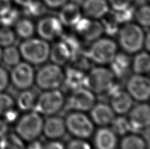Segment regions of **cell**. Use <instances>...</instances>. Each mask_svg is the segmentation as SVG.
Listing matches in <instances>:
<instances>
[{
	"label": "cell",
	"mask_w": 150,
	"mask_h": 149,
	"mask_svg": "<svg viewBox=\"0 0 150 149\" xmlns=\"http://www.w3.org/2000/svg\"><path fill=\"white\" fill-rule=\"evenodd\" d=\"M36 30L40 38L50 41L60 38L63 33V26L58 18L46 16L40 18L37 24Z\"/></svg>",
	"instance_id": "obj_13"
},
{
	"label": "cell",
	"mask_w": 150,
	"mask_h": 149,
	"mask_svg": "<svg viewBox=\"0 0 150 149\" xmlns=\"http://www.w3.org/2000/svg\"><path fill=\"white\" fill-rule=\"evenodd\" d=\"M132 59L129 54L125 52L117 53L113 59L110 63L111 68H109L116 78L124 77L131 67Z\"/></svg>",
	"instance_id": "obj_22"
},
{
	"label": "cell",
	"mask_w": 150,
	"mask_h": 149,
	"mask_svg": "<svg viewBox=\"0 0 150 149\" xmlns=\"http://www.w3.org/2000/svg\"><path fill=\"white\" fill-rule=\"evenodd\" d=\"M128 119L132 131H139L149 128L150 124V108L148 104L142 103L132 106L128 112Z\"/></svg>",
	"instance_id": "obj_14"
},
{
	"label": "cell",
	"mask_w": 150,
	"mask_h": 149,
	"mask_svg": "<svg viewBox=\"0 0 150 149\" xmlns=\"http://www.w3.org/2000/svg\"><path fill=\"white\" fill-rule=\"evenodd\" d=\"M44 119L36 111H31L18 119L16 134L24 141L30 142L38 139L42 134Z\"/></svg>",
	"instance_id": "obj_4"
},
{
	"label": "cell",
	"mask_w": 150,
	"mask_h": 149,
	"mask_svg": "<svg viewBox=\"0 0 150 149\" xmlns=\"http://www.w3.org/2000/svg\"><path fill=\"white\" fill-rule=\"evenodd\" d=\"M2 49H1V47H0V62L1 61V57H2Z\"/></svg>",
	"instance_id": "obj_50"
},
{
	"label": "cell",
	"mask_w": 150,
	"mask_h": 149,
	"mask_svg": "<svg viewBox=\"0 0 150 149\" xmlns=\"http://www.w3.org/2000/svg\"><path fill=\"white\" fill-rule=\"evenodd\" d=\"M65 72L61 66L53 63L42 66L35 74L37 87L43 91L57 89L62 86Z\"/></svg>",
	"instance_id": "obj_5"
},
{
	"label": "cell",
	"mask_w": 150,
	"mask_h": 149,
	"mask_svg": "<svg viewBox=\"0 0 150 149\" xmlns=\"http://www.w3.org/2000/svg\"><path fill=\"white\" fill-rule=\"evenodd\" d=\"M93 143L96 149H116L117 135L111 128L102 127L96 131Z\"/></svg>",
	"instance_id": "obj_20"
},
{
	"label": "cell",
	"mask_w": 150,
	"mask_h": 149,
	"mask_svg": "<svg viewBox=\"0 0 150 149\" xmlns=\"http://www.w3.org/2000/svg\"><path fill=\"white\" fill-rule=\"evenodd\" d=\"M11 8V0H0V17L6 14Z\"/></svg>",
	"instance_id": "obj_45"
},
{
	"label": "cell",
	"mask_w": 150,
	"mask_h": 149,
	"mask_svg": "<svg viewBox=\"0 0 150 149\" xmlns=\"http://www.w3.org/2000/svg\"><path fill=\"white\" fill-rule=\"evenodd\" d=\"M15 106V101L10 95L0 93V116H3Z\"/></svg>",
	"instance_id": "obj_37"
},
{
	"label": "cell",
	"mask_w": 150,
	"mask_h": 149,
	"mask_svg": "<svg viewBox=\"0 0 150 149\" xmlns=\"http://www.w3.org/2000/svg\"><path fill=\"white\" fill-rule=\"evenodd\" d=\"M65 72V77L62 86L67 89L73 91L80 87L85 86L86 76V74L84 71L80 70L74 66L67 68Z\"/></svg>",
	"instance_id": "obj_21"
},
{
	"label": "cell",
	"mask_w": 150,
	"mask_h": 149,
	"mask_svg": "<svg viewBox=\"0 0 150 149\" xmlns=\"http://www.w3.org/2000/svg\"><path fill=\"white\" fill-rule=\"evenodd\" d=\"M43 143L39 140L36 139L29 142V144L25 149H42Z\"/></svg>",
	"instance_id": "obj_47"
},
{
	"label": "cell",
	"mask_w": 150,
	"mask_h": 149,
	"mask_svg": "<svg viewBox=\"0 0 150 149\" xmlns=\"http://www.w3.org/2000/svg\"><path fill=\"white\" fill-rule=\"evenodd\" d=\"M119 149H148V142L136 134H127L120 141Z\"/></svg>",
	"instance_id": "obj_27"
},
{
	"label": "cell",
	"mask_w": 150,
	"mask_h": 149,
	"mask_svg": "<svg viewBox=\"0 0 150 149\" xmlns=\"http://www.w3.org/2000/svg\"><path fill=\"white\" fill-rule=\"evenodd\" d=\"M111 129L115 134L119 136H125L132 131V128L127 118L120 115L115 117L111 124Z\"/></svg>",
	"instance_id": "obj_30"
},
{
	"label": "cell",
	"mask_w": 150,
	"mask_h": 149,
	"mask_svg": "<svg viewBox=\"0 0 150 149\" xmlns=\"http://www.w3.org/2000/svg\"><path fill=\"white\" fill-rule=\"evenodd\" d=\"M65 149H92L90 144L85 139H75L71 140L65 146Z\"/></svg>",
	"instance_id": "obj_40"
},
{
	"label": "cell",
	"mask_w": 150,
	"mask_h": 149,
	"mask_svg": "<svg viewBox=\"0 0 150 149\" xmlns=\"http://www.w3.org/2000/svg\"><path fill=\"white\" fill-rule=\"evenodd\" d=\"M61 37V40L67 45V46L70 50L71 53V58L82 51L81 42L77 35L71 34H63V33Z\"/></svg>",
	"instance_id": "obj_31"
},
{
	"label": "cell",
	"mask_w": 150,
	"mask_h": 149,
	"mask_svg": "<svg viewBox=\"0 0 150 149\" xmlns=\"http://www.w3.org/2000/svg\"><path fill=\"white\" fill-rule=\"evenodd\" d=\"M13 1H14L16 4L20 5V6L23 7H25L29 4H30V3L34 1V0H13Z\"/></svg>",
	"instance_id": "obj_49"
},
{
	"label": "cell",
	"mask_w": 150,
	"mask_h": 149,
	"mask_svg": "<svg viewBox=\"0 0 150 149\" xmlns=\"http://www.w3.org/2000/svg\"><path fill=\"white\" fill-rule=\"evenodd\" d=\"M20 18L21 14L18 10L11 8L6 14L0 17V22L4 26L11 27L14 26Z\"/></svg>",
	"instance_id": "obj_36"
},
{
	"label": "cell",
	"mask_w": 150,
	"mask_h": 149,
	"mask_svg": "<svg viewBox=\"0 0 150 149\" xmlns=\"http://www.w3.org/2000/svg\"><path fill=\"white\" fill-rule=\"evenodd\" d=\"M117 53V45L111 38H99L92 42L86 55L91 62L100 65H105L113 59Z\"/></svg>",
	"instance_id": "obj_7"
},
{
	"label": "cell",
	"mask_w": 150,
	"mask_h": 149,
	"mask_svg": "<svg viewBox=\"0 0 150 149\" xmlns=\"http://www.w3.org/2000/svg\"><path fill=\"white\" fill-rule=\"evenodd\" d=\"M90 111L93 123L101 127L111 125L115 118V113L111 106L104 103H96Z\"/></svg>",
	"instance_id": "obj_16"
},
{
	"label": "cell",
	"mask_w": 150,
	"mask_h": 149,
	"mask_svg": "<svg viewBox=\"0 0 150 149\" xmlns=\"http://www.w3.org/2000/svg\"><path fill=\"white\" fill-rule=\"evenodd\" d=\"M21 57L31 65H41L49 59L50 46L42 38H29L24 40L18 47Z\"/></svg>",
	"instance_id": "obj_3"
},
{
	"label": "cell",
	"mask_w": 150,
	"mask_h": 149,
	"mask_svg": "<svg viewBox=\"0 0 150 149\" xmlns=\"http://www.w3.org/2000/svg\"><path fill=\"white\" fill-rule=\"evenodd\" d=\"M133 72L136 74L145 75L150 70V57L148 51L138 52L131 63Z\"/></svg>",
	"instance_id": "obj_24"
},
{
	"label": "cell",
	"mask_w": 150,
	"mask_h": 149,
	"mask_svg": "<svg viewBox=\"0 0 150 149\" xmlns=\"http://www.w3.org/2000/svg\"><path fill=\"white\" fill-rule=\"evenodd\" d=\"M101 24L103 25V32L109 36H115L117 35L119 31V25L113 17L112 18H105L103 17L101 18Z\"/></svg>",
	"instance_id": "obj_38"
},
{
	"label": "cell",
	"mask_w": 150,
	"mask_h": 149,
	"mask_svg": "<svg viewBox=\"0 0 150 149\" xmlns=\"http://www.w3.org/2000/svg\"><path fill=\"white\" fill-rule=\"evenodd\" d=\"M14 26L16 36L23 39L33 38L35 33V26L33 21L29 18H20Z\"/></svg>",
	"instance_id": "obj_26"
},
{
	"label": "cell",
	"mask_w": 150,
	"mask_h": 149,
	"mask_svg": "<svg viewBox=\"0 0 150 149\" xmlns=\"http://www.w3.org/2000/svg\"><path fill=\"white\" fill-rule=\"evenodd\" d=\"M24 141L16 134H7L0 138V149H25Z\"/></svg>",
	"instance_id": "obj_29"
},
{
	"label": "cell",
	"mask_w": 150,
	"mask_h": 149,
	"mask_svg": "<svg viewBox=\"0 0 150 149\" xmlns=\"http://www.w3.org/2000/svg\"><path fill=\"white\" fill-rule=\"evenodd\" d=\"M82 17L81 8L73 2H67L60 8L58 18L63 26H73Z\"/></svg>",
	"instance_id": "obj_19"
},
{
	"label": "cell",
	"mask_w": 150,
	"mask_h": 149,
	"mask_svg": "<svg viewBox=\"0 0 150 149\" xmlns=\"http://www.w3.org/2000/svg\"><path fill=\"white\" fill-rule=\"evenodd\" d=\"M42 149H65V146L59 140H50V141L43 144Z\"/></svg>",
	"instance_id": "obj_44"
},
{
	"label": "cell",
	"mask_w": 150,
	"mask_h": 149,
	"mask_svg": "<svg viewBox=\"0 0 150 149\" xmlns=\"http://www.w3.org/2000/svg\"><path fill=\"white\" fill-rule=\"evenodd\" d=\"M118 35L119 44L123 52L134 54L144 47L146 33L138 24L127 23L119 29Z\"/></svg>",
	"instance_id": "obj_2"
},
{
	"label": "cell",
	"mask_w": 150,
	"mask_h": 149,
	"mask_svg": "<svg viewBox=\"0 0 150 149\" xmlns=\"http://www.w3.org/2000/svg\"><path fill=\"white\" fill-rule=\"evenodd\" d=\"M9 82V74L5 68L0 66V93L4 92L7 88Z\"/></svg>",
	"instance_id": "obj_41"
},
{
	"label": "cell",
	"mask_w": 150,
	"mask_h": 149,
	"mask_svg": "<svg viewBox=\"0 0 150 149\" xmlns=\"http://www.w3.org/2000/svg\"><path fill=\"white\" fill-rule=\"evenodd\" d=\"M96 104L95 94L85 87L72 91L67 101H65L67 108L71 111H90Z\"/></svg>",
	"instance_id": "obj_10"
},
{
	"label": "cell",
	"mask_w": 150,
	"mask_h": 149,
	"mask_svg": "<svg viewBox=\"0 0 150 149\" xmlns=\"http://www.w3.org/2000/svg\"><path fill=\"white\" fill-rule=\"evenodd\" d=\"M65 122L62 117L53 115L44 120L42 134L50 140H59L66 134Z\"/></svg>",
	"instance_id": "obj_15"
},
{
	"label": "cell",
	"mask_w": 150,
	"mask_h": 149,
	"mask_svg": "<svg viewBox=\"0 0 150 149\" xmlns=\"http://www.w3.org/2000/svg\"><path fill=\"white\" fill-rule=\"evenodd\" d=\"M67 131L77 139H87L94 131V124L82 112L72 111L65 119Z\"/></svg>",
	"instance_id": "obj_8"
},
{
	"label": "cell",
	"mask_w": 150,
	"mask_h": 149,
	"mask_svg": "<svg viewBox=\"0 0 150 149\" xmlns=\"http://www.w3.org/2000/svg\"><path fill=\"white\" fill-rule=\"evenodd\" d=\"M69 0H42L45 7L50 9H58L69 2Z\"/></svg>",
	"instance_id": "obj_42"
},
{
	"label": "cell",
	"mask_w": 150,
	"mask_h": 149,
	"mask_svg": "<svg viewBox=\"0 0 150 149\" xmlns=\"http://www.w3.org/2000/svg\"><path fill=\"white\" fill-rule=\"evenodd\" d=\"M135 8L131 6L120 11H115L112 17L119 25H125L131 22L134 17Z\"/></svg>",
	"instance_id": "obj_35"
},
{
	"label": "cell",
	"mask_w": 150,
	"mask_h": 149,
	"mask_svg": "<svg viewBox=\"0 0 150 149\" xmlns=\"http://www.w3.org/2000/svg\"><path fill=\"white\" fill-rule=\"evenodd\" d=\"M21 55L19 49L15 46L5 47L2 51L1 61L5 66L13 68L21 62Z\"/></svg>",
	"instance_id": "obj_28"
},
{
	"label": "cell",
	"mask_w": 150,
	"mask_h": 149,
	"mask_svg": "<svg viewBox=\"0 0 150 149\" xmlns=\"http://www.w3.org/2000/svg\"><path fill=\"white\" fill-rule=\"evenodd\" d=\"M16 41V34L10 27L0 28V47L13 46Z\"/></svg>",
	"instance_id": "obj_34"
},
{
	"label": "cell",
	"mask_w": 150,
	"mask_h": 149,
	"mask_svg": "<svg viewBox=\"0 0 150 149\" xmlns=\"http://www.w3.org/2000/svg\"><path fill=\"white\" fill-rule=\"evenodd\" d=\"M138 25L142 28H149L150 25V8L148 4L140 5L135 9L134 17Z\"/></svg>",
	"instance_id": "obj_32"
},
{
	"label": "cell",
	"mask_w": 150,
	"mask_h": 149,
	"mask_svg": "<svg viewBox=\"0 0 150 149\" xmlns=\"http://www.w3.org/2000/svg\"><path fill=\"white\" fill-rule=\"evenodd\" d=\"M109 6L114 11H120L131 7L134 0H107Z\"/></svg>",
	"instance_id": "obj_39"
},
{
	"label": "cell",
	"mask_w": 150,
	"mask_h": 149,
	"mask_svg": "<svg viewBox=\"0 0 150 149\" xmlns=\"http://www.w3.org/2000/svg\"><path fill=\"white\" fill-rule=\"evenodd\" d=\"M117 85L116 78L109 68L97 66L86 74L85 87L94 94L109 95Z\"/></svg>",
	"instance_id": "obj_1"
},
{
	"label": "cell",
	"mask_w": 150,
	"mask_h": 149,
	"mask_svg": "<svg viewBox=\"0 0 150 149\" xmlns=\"http://www.w3.org/2000/svg\"><path fill=\"white\" fill-rule=\"evenodd\" d=\"M65 104V98L62 91L58 89L44 91L38 95L34 110L41 115H55L62 110Z\"/></svg>",
	"instance_id": "obj_6"
},
{
	"label": "cell",
	"mask_w": 150,
	"mask_h": 149,
	"mask_svg": "<svg viewBox=\"0 0 150 149\" xmlns=\"http://www.w3.org/2000/svg\"><path fill=\"white\" fill-rule=\"evenodd\" d=\"M127 91L133 99L143 103L150 95V81L148 77L136 74L131 76L127 82Z\"/></svg>",
	"instance_id": "obj_11"
},
{
	"label": "cell",
	"mask_w": 150,
	"mask_h": 149,
	"mask_svg": "<svg viewBox=\"0 0 150 149\" xmlns=\"http://www.w3.org/2000/svg\"><path fill=\"white\" fill-rule=\"evenodd\" d=\"M111 107L115 114L124 115L134 106V99L127 91L119 89L110 97Z\"/></svg>",
	"instance_id": "obj_18"
},
{
	"label": "cell",
	"mask_w": 150,
	"mask_h": 149,
	"mask_svg": "<svg viewBox=\"0 0 150 149\" xmlns=\"http://www.w3.org/2000/svg\"><path fill=\"white\" fill-rule=\"evenodd\" d=\"M74 28L76 35L88 42L97 40L104 33L103 25L100 21L88 17H82Z\"/></svg>",
	"instance_id": "obj_12"
},
{
	"label": "cell",
	"mask_w": 150,
	"mask_h": 149,
	"mask_svg": "<svg viewBox=\"0 0 150 149\" xmlns=\"http://www.w3.org/2000/svg\"><path fill=\"white\" fill-rule=\"evenodd\" d=\"M18 114H18V110H16V108H14L9 112H7L3 116L4 117V119L5 122H7L8 124H11L18 120V119L19 118H18V116H19Z\"/></svg>",
	"instance_id": "obj_43"
},
{
	"label": "cell",
	"mask_w": 150,
	"mask_h": 149,
	"mask_svg": "<svg viewBox=\"0 0 150 149\" xmlns=\"http://www.w3.org/2000/svg\"><path fill=\"white\" fill-rule=\"evenodd\" d=\"M49 58L52 63L61 66L71 60V53L67 45L61 40L50 46Z\"/></svg>",
	"instance_id": "obj_23"
},
{
	"label": "cell",
	"mask_w": 150,
	"mask_h": 149,
	"mask_svg": "<svg viewBox=\"0 0 150 149\" xmlns=\"http://www.w3.org/2000/svg\"><path fill=\"white\" fill-rule=\"evenodd\" d=\"M38 96V95L31 88L23 90L18 95L17 99L18 110L27 112L33 109Z\"/></svg>",
	"instance_id": "obj_25"
},
{
	"label": "cell",
	"mask_w": 150,
	"mask_h": 149,
	"mask_svg": "<svg viewBox=\"0 0 150 149\" xmlns=\"http://www.w3.org/2000/svg\"><path fill=\"white\" fill-rule=\"evenodd\" d=\"M0 24H1V22H0Z\"/></svg>",
	"instance_id": "obj_51"
},
{
	"label": "cell",
	"mask_w": 150,
	"mask_h": 149,
	"mask_svg": "<svg viewBox=\"0 0 150 149\" xmlns=\"http://www.w3.org/2000/svg\"><path fill=\"white\" fill-rule=\"evenodd\" d=\"M35 71L33 65L26 62H20L15 66L9 74L10 81L18 90L28 89L35 82Z\"/></svg>",
	"instance_id": "obj_9"
},
{
	"label": "cell",
	"mask_w": 150,
	"mask_h": 149,
	"mask_svg": "<svg viewBox=\"0 0 150 149\" xmlns=\"http://www.w3.org/2000/svg\"><path fill=\"white\" fill-rule=\"evenodd\" d=\"M149 32H147L145 35V38H144V47H145L147 51H149V41H150V38H149Z\"/></svg>",
	"instance_id": "obj_48"
},
{
	"label": "cell",
	"mask_w": 150,
	"mask_h": 149,
	"mask_svg": "<svg viewBox=\"0 0 150 149\" xmlns=\"http://www.w3.org/2000/svg\"><path fill=\"white\" fill-rule=\"evenodd\" d=\"M23 9L26 15L33 17H39L46 13L47 8L42 1L34 0L30 4L23 7Z\"/></svg>",
	"instance_id": "obj_33"
},
{
	"label": "cell",
	"mask_w": 150,
	"mask_h": 149,
	"mask_svg": "<svg viewBox=\"0 0 150 149\" xmlns=\"http://www.w3.org/2000/svg\"><path fill=\"white\" fill-rule=\"evenodd\" d=\"M9 131V124L4 119H0V138L8 134Z\"/></svg>",
	"instance_id": "obj_46"
},
{
	"label": "cell",
	"mask_w": 150,
	"mask_h": 149,
	"mask_svg": "<svg viewBox=\"0 0 150 149\" xmlns=\"http://www.w3.org/2000/svg\"><path fill=\"white\" fill-rule=\"evenodd\" d=\"M109 8L107 0H84L81 10L86 17L98 20L105 17Z\"/></svg>",
	"instance_id": "obj_17"
}]
</instances>
